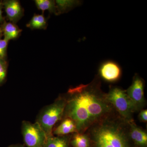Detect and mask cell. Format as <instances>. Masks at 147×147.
I'll return each instance as SVG.
<instances>
[{"mask_svg":"<svg viewBox=\"0 0 147 147\" xmlns=\"http://www.w3.org/2000/svg\"><path fill=\"white\" fill-rule=\"evenodd\" d=\"M76 124L73 121L69 118L63 119L60 124L54 131L53 134L57 136L69 135L70 133H77Z\"/></svg>","mask_w":147,"mask_h":147,"instance_id":"obj_10","label":"cell"},{"mask_svg":"<svg viewBox=\"0 0 147 147\" xmlns=\"http://www.w3.org/2000/svg\"><path fill=\"white\" fill-rule=\"evenodd\" d=\"M145 82L137 74H135L132 83L126 90L127 95L133 103L136 112L144 109L146 105L144 96Z\"/></svg>","mask_w":147,"mask_h":147,"instance_id":"obj_6","label":"cell"},{"mask_svg":"<svg viewBox=\"0 0 147 147\" xmlns=\"http://www.w3.org/2000/svg\"><path fill=\"white\" fill-rule=\"evenodd\" d=\"M26 26L31 29H44L47 27V21L43 15L34 14Z\"/></svg>","mask_w":147,"mask_h":147,"instance_id":"obj_15","label":"cell"},{"mask_svg":"<svg viewBox=\"0 0 147 147\" xmlns=\"http://www.w3.org/2000/svg\"><path fill=\"white\" fill-rule=\"evenodd\" d=\"M6 70V63L3 59H0V84L5 79Z\"/></svg>","mask_w":147,"mask_h":147,"instance_id":"obj_17","label":"cell"},{"mask_svg":"<svg viewBox=\"0 0 147 147\" xmlns=\"http://www.w3.org/2000/svg\"><path fill=\"white\" fill-rule=\"evenodd\" d=\"M101 84L96 75L89 84L70 88L64 96L63 119L73 121L78 133H85L94 124L116 112L101 89Z\"/></svg>","mask_w":147,"mask_h":147,"instance_id":"obj_1","label":"cell"},{"mask_svg":"<svg viewBox=\"0 0 147 147\" xmlns=\"http://www.w3.org/2000/svg\"><path fill=\"white\" fill-rule=\"evenodd\" d=\"M129 135L135 147H147L146 131L135 123L134 121L129 123Z\"/></svg>","mask_w":147,"mask_h":147,"instance_id":"obj_8","label":"cell"},{"mask_svg":"<svg viewBox=\"0 0 147 147\" xmlns=\"http://www.w3.org/2000/svg\"><path fill=\"white\" fill-rule=\"evenodd\" d=\"M97 75L100 80L113 84L119 81L122 75V70L120 65L115 61H105L99 65Z\"/></svg>","mask_w":147,"mask_h":147,"instance_id":"obj_7","label":"cell"},{"mask_svg":"<svg viewBox=\"0 0 147 147\" xmlns=\"http://www.w3.org/2000/svg\"><path fill=\"white\" fill-rule=\"evenodd\" d=\"M138 118L142 122L146 123L147 122V110L146 109H142L139 111Z\"/></svg>","mask_w":147,"mask_h":147,"instance_id":"obj_19","label":"cell"},{"mask_svg":"<svg viewBox=\"0 0 147 147\" xmlns=\"http://www.w3.org/2000/svg\"><path fill=\"white\" fill-rule=\"evenodd\" d=\"M35 2L37 7L40 10L43 11L48 10L51 13L57 14L55 1L51 0H36Z\"/></svg>","mask_w":147,"mask_h":147,"instance_id":"obj_16","label":"cell"},{"mask_svg":"<svg viewBox=\"0 0 147 147\" xmlns=\"http://www.w3.org/2000/svg\"><path fill=\"white\" fill-rule=\"evenodd\" d=\"M65 104V97L60 96L52 104L45 107L38 117L36 122L45 131L47 138L53 135V127L63 119Z\"/></svg>","mask_w":147,"mask_h":147,"instance_id":"obj_4","label":"cell"},{"mask_svg":"<svg viewBox=\"0 0 147 147\" xmlns=\"http://www.w3.org/2000/svg\"><path fill=\"white\" fill-rule=\"evenodd\" d=\"M2 5L1 3H0V22H1L3 20V17L2 16Z\"/></svg>","mask_w":147,"mask_h":147,"instance_id":"obj_20","label":"cell"},{"mask_svg":"<svg viewBox=\"0 0 147 147\" xmlns=\"http://www.w3.org/2000/svg\"><path fill=\"white\" fill-rule=\"evenodd\" d=\"M21 31V30L13 23H6L3 28L4 39L7 41L15 39L18 37Z\"/></svg>","mask_w":147,"mask_h":147,"instance_id":"obj_14","label":"cell"},{"mask_svg":"<svg viewBox=\"0 0 147 147\" xmlns=\"http://www.w3.org/2000/svg\"><path fill=\"white\" fill-rule=\"evenodd\" d=\"M85 133L91 147H135L129 135V123L117 112L94 124Z\"/></svg>","mask_w":147,"mask_h":147,"instance_id":"obj_2","label":"cell"},{"mask_svg":"<svg viewBox=\"0 0 147 147\" xmlns=\"http://www.w3.org/2000/svg\"><path fill=\"white\" fill-rule=\"evenodd\" d=\"M4 5L7 17L13 24L18 22L24 15V9L18 1H6Z\"/></svg>","mask_w":147,"mask_h":147,"instance_id":"obj_9","label":"cell"},{"mask_svg":"<svg viewBox=\"0 0 147 147\" xmlns=\"http://www.w3.org/2000/svg\"><path fill=\"white\" fill-rule=\"evenodd\" d=\"M70 144L73 147H91V141L86 133H75L71 136Z\"/></svg>","mask_w":147,"mask_h":147,"instance_id":"obj_12","label":"cell"},{"mask_svg":"<svg viewBox=\"0 0 147 147\" xmlns=\"http://www.w3.org/2000/svg\"><path fill=\"white\" fill-rule=\"evenodd\" d=\"M22 132L27 147H45L47 136L37 123H32L24 121L22 123Z\"/></svg>","mask_w":147,"mask_h":147,"instance_id":"obj_5","label":"cell"},{"mask_svg":"<svg viewBox=\"0 0 147 147\" xmlns=\"http://www.w3.org/2000/svg\"><path fill=\"white\" fill-rule=\"evenodd\" d=\"M2 32V30L1 28H0V34H1Z\"/></svg>","mask_w":147,"mask_h":147,"instance_id":"obj_22","label":"cell"},{"mask_svg":"<svg viewBox=\"0 0 147 147\" xmlns=\"http://www.w3.org/2000/svg\"><path fill=\"white\" fill-rule=\"evenodd\" d=\"M8 147H25L23 145L21 144H14L11 145Z\"/></svg>","mask_w":147,"mask_h":147,"instance_id":"obj_21","label":"cell"},{"mask_svg":"<svg viewBox=\"0 0 147 147\" xmlns=\"http://www.w3.org/2000/svg\"><path fill=\"white\" fill-rule=\"evenodd\" d=\"M72 135L53 136L47 138L45 147H69Z\"/></svg>","mask_w":147,"mask_h":147,"instance_id":"obj_11","label":"cell"},{"mask_svg":"<svg viewBox=\"0 0 147 147\" xmlns=\"http://www.w3.org/2000/svg\"><path fill=\"white\" fill-rule=\"evenodd\" d=\"M82 2L80 1H61L58 0L55 1L57 14L59 15L69 11L74 7L80 5Z\"/></svg>","mask_w":147,"mask_h":147,"instance_id":"obj_13","label":"cell"},{"mask_svg":"<svg viewBox=\"0 0 147 147\" xmlns=\"http://www.w3.org/2000/svg\"><path fill=\"white\" fill-rule=\"evenodd\" d=\"M106 95L108 100L121 117L128 123L134 121L133 115L136 110L125 90L117 86H111Z\"/></svg>","mask_w":147,"mask_h":147,"instance_id":"obj_3","label":"cell"},{"mask_svg":"<svg viewBox=\"0 0 147 147\" xmlns=\"http://www.w3.org/2000/svg\"><path fill=\"white\" fill-rule=\"evenodd\" d=\"M8 42L4 38L0 39V59H3L5 57Z\"/></svg>","mask_w":147,"mask_h":147,"instance_id":"obj_18","label":"cell"}]
</instances>
